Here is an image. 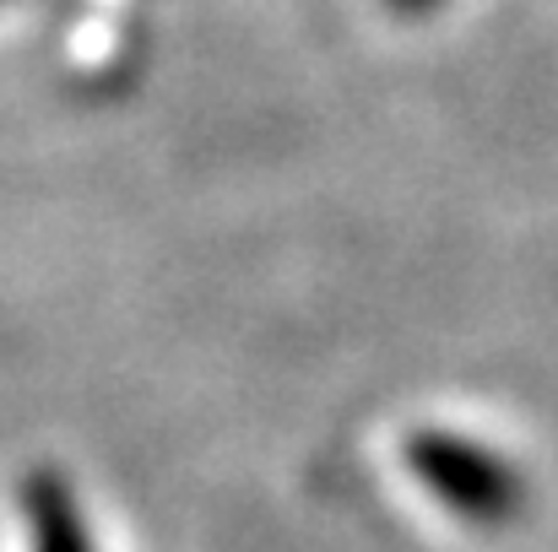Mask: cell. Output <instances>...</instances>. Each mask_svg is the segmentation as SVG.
Returning <instances> with one entry per match:
<instances>
[{
  "mask_svg": "<svg viewBox=\"0 0 558 552\" xmlns=\"http://www.w3.org/2000/svg\"><path fill=\"white\" fill-rule=\"evenodd\" d=\"M407 466L417 471V482L456 510L472 526H499L521 510V477L510 461H499L494 450L445 433V428H423L407 439Z\"/></svg>",
  "mask_w": 558,
  "mask_h": 552,
  "instance_id": "obj_1",
  "label": "cell"
},
{
  "mask_svg": "<svg viewBox=\"0 0 558 552\" xmlns=\"http://www.w3.org/2000/svg\"><path fill=\"white\" fill-rule=\"evenodd\" d=\"M22 510H27L33 552H93L87 520H82L76 493L65 488V477L33 471V477H27V493H22Z\"/></svg>",
  "mask_w": 558,
  "mask_h": 552,
  "instance_id": "obj_2",
  "label": "cell"
},
{
  "mask_svg": "<svg viewBox=\"0 0 558 552\" xmlns=\"http://www.w3.org/2000/svg\"><path fill=\"white\" fill-rule=\"evenodd\" d=\"M390 11H401V16H423V11H434L439 0H385Z\"/></svg>",
  "mask_w": 558,
  "mask_h": 552,
  "instance_id": "obj_3",
  "label": "cell"
}]
</instances>
